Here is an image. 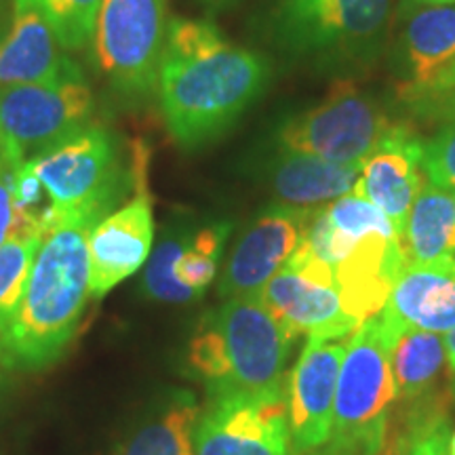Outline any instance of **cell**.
Returning a JSON list of instances; mask_svg holds the SVG:
<instances>
[{
	"instance_id": "obj_32",
	"label": "cell",
	"mask_w": 455,
	"mask_h": 455,
	"mask_svg": "<svg viewBox=\"0 0 455 455\" xmlns=\"http://www.w3.org/2000/svg\"><path fill=\"white\" fill-rule=\"evenodd\" d=\"M443 341H445V352H447V361H449V369L455 373V329H451V331L445 333V338H443Z\"/></svg>"
},
{
	"instance_id": "obj_1",
	"label": "cell",
	"mask_w": 455,
	"mask_h": 455,
	"mask_svg": "<svg viewBox=\"0 0 455 455\" xmlns=\"http://www.w3.org/2000/svg\"><path fill=\"white\" fill-rule=\"evenodd\" d=\"M270 66L209 21L175 20L158 70V101L171 138L186 150L218 140L264 93Z\"/></svg>"
},
{
	"instance_id": "obj_2",
	"label": "cell",
	"mask_w": 455,
	"mask_h": 455,
	"mask_svg": "<svg viewBox=\"0 0 455 455\" xmlns=\"http://www.w3.org/2000/svg\"><path fill=\"white\" fill-rule=\"evenodd\" d=\"M100 220L68 213L44 236L20 306L0 331V369L41 371L64 355L91 298L89 235Z\"/></svg>"
},
{
	"instance_id": "obj_27",
	"label": "cell",
	"mask_w": 455,
	"mask_h": 455,
	"mask_svg": "<svg viewBox=\"0 0 455 455\" xmlns=\"http://www.w3.org/2000/svg\"><path fill=\"white\" fill-rule=\"evenodd\" d=\"M422 167L430 184L455 192V121L430 141H424Z\"/></svg>"
},
{
	"instance_id": "obj_23",
	"label": "cell",
	"mask_w": 455,
	"mask_h": 455,
	"mask_svg": "<svg viewBox=\"0 0 455 455\" xmlns=\"http://www.w3.org/2000/svg\"><path fill=\"white\" fill-rule=\"evenodd\" d=\"M230 232L232 224H228V221H218V224L201 228L190 236L184 251L175 259V278L184 287L190 289L196 298H203L204 291L215 281L221 253H224Z\"/></svg>"
},
{
	"instance_id": "obj_31",
	"label": "cell",
	"mask_w": 455,
	"mask_h": 455,
	"mask_svg": "<svg viewBox=\"0 0 455 455\" xmlns=\"http://www.w3.org/2000/svg\"><path fill=\"white\" fill-rule=\"evenodd\" d=\"M382 455H413L407 441H386Z\"/></svg>"
},
{
	"instance_id": "obj_5",
	"label": "cell",
	"mask_w": 455,
	"mask_h": 455,
	"mask_svg": "<svg viewBox=\"0 0 455 455\" xmlns=\"http://www.w3.org/2000/svg\"><path fill=\"white\" fill-rule=\"evenodd\" d=\"M30 164L60 221L68 213H95L104 218L129 186L148 184L146 148L138 141L133 167L124 173L116 138L95 124Z\"/></svg>"
},
{
	"instance_id": "obj_20",
	"label": "cell",
	"mask_w": 455,
	"mask_h": 455,
	"mask_svg": "<svg viewBox=\"0 0 455 455\" xmlns=\"http://www.w3.org/2000/svg\"><path fill=\"white\" fill-rule=\"evenodd\" d=\"M363 164H341L278 148L266 167V181L276 204L315 212L355 192Z\"/></svg>"
},
{
	"instance_id": "obj_3",
	"label": "cell",
	"mask_w": 455,
	"mask_h": 455,
	"mask_svg": "<svg viewBox=\"0 0 455 455\" xmlns=\"http://www.w3.org/2000/svg\"><path fill=\"white\" fill-rule=\"evenodd\" d=\"M293 341L259 295L228 298L198 323L188 344L186 373L209 396L281 390Z\"/></svg>"
},
{
	"instance_id": "obj_7",
	"label": "cell",
	"mask_w": 455,
	"mask_h": 455,
	"mask_svg": "<svg viewBox=\"0 0 455 455\" xmlns=\"http://www.w3.org/2000/svg\"><path fill=\"white\" fill-rule=\"evenodd\" d=\"M378 101L339 83L321 104L281 124L278 148L341 164H363L396 129Z\"/></svg>"
},
{
	"instance_id": "obj_36",
	"label": "cell",
	"mask_w": 455,
	"mask_h": 455,
	"mask_svg": "<svg viewBox=\"0 0 455 455\" xmlns=\"http://www.w3.org/2000/svg\"><path fill=\"white\" fill-rule=\"evenodd\" d=\"M204 3H209V4H215V7H221V4H228V3H232V0H204Z\"/></svg>"
},
{
	"instance_id": "obj_15",
	"label": "cell",
	"mask_w": 455,
	"mask_h": 455,
	"mask_svg": "<svg viewBox=\"0 0 455 455\" xmlns=\"http://www.w3.org/2000/svg\"><path fill=\"white\" fill-rule=\"evenodd\" d=\"M379 318L390 341L405 329L439 335L455 329V258L403 266Z\"/></svg>"
},
{
	"instance_id": "obj_24",
	"label": "cell",
	"mask_w": 455,
	"mask_h": 455,
	"mask_svg": "<svg viewBox=\"0 0 455 455\" xmlns=\"http://www.w3.org/2000/svg\"><path fill=\"white\" fill-rule=\"evenodd\" d=\"M190 236L192 232L186 226L169 228L156 247L152 249V258L144 272V289L152 299L164 301V304H188V301L198 299L190 289L178 283L173 275L175 259L184 251Z\"/></svg>"
},
{
	"instance_id": "obj_8",
	"label": "cell",
	"mask_w": 455,
	"mask_h": 455,
	"mask_svg": "<svg viewBox=\"0 0 455 455\" xmlns=\"http://www.w3.org/2000/svg\"><path fill=\"white\" fill-rule=\"evenodd\" d=\"M164 0H101L93 30L100 72L127 95L156 89L169 36Z\"/></svg>"
},
{
	"instance_id": "obj_6",
	"label": "cell",
	"mask_w": 455,
	"mask_h": 455,
	"mask_svg": "<svg viewBox=\"0 0 455 455\" xmlns=\"http://www.w3.org/2000/svg\"><path fill=\"white\" fill-rule=\"evenodd\" d=\"M93 112L84 81L0 89V155L11 167L36 161L91 127Z\"/></svg>"
},
{
	"instance_id": "obj_13",
	"label": "cell",
	"mask_w": 455,
	"mask_h": 455,
	"mask_svg": "<svg viewBox=\"0 0 455 455\" xmlns=\"http://www.w3.org/2000/svg\"><path fill=\"white\" fill-rule=\"evenodd\" d=\"M155 244V215L146 184L135 188L133 198L110 212L89 235L91 298L101 299L129 276L141 270Z\"/></svg>"
},
{
	"instance_id": "obj_10",
	"label": "cell",
	"mask_w": 455,
	"mask_h": 455,
	"mask_svg": "<svg viewBox=\"0 0 455 455\" xmlns=\"http://www.w3.org/2000/svg\"><path fill=\"white\" fill-rule=\"evenodd\" d=\"M392 0H281L278 26L304 53H356L382 36Z\"/></svg>"
},
{
	"instance_id": "obj_11",
	"label": "cell",
	"mask_w": 455,
	"mask_h": 455,
	"mask_svg": "<svg viewBox=\"0 0 455 455\" xmlns=\"http://www.w3.org/2000/svg\"><path fill=\"white\" fill-rule=\"evenodd\" d=\"M350 338H308L284 382L293 455H310L331 436L335 392Z\"/></svg>"
},
{
	"instance_id": "obj_35",
	"label": "cell",
	"mask_w": 455,
	"mask_h": 455,
	"mask_svg": "<svg viewBox=\"0 0 455 455\" xmlns=\"http://www.w3.org/2000/svg\"><path fill=\"white\" fill-rule=\"evenodd\" d=\"M449 455H455V432H451V439H449Z\"/></svg>"
},
{
	"instance_id": "obj_22",
	"label": "cell",
	"mask_w": 455,
	"mask_h": 455,
	"mask_svg": "<svg viewBox=\"0 0 455 455\" xmlns=\"http://www.w3.org/2000/svg\"><path fill=\"white\" fill-rule=\"evenodd\" d=\"M405 264L455 258V192L424 184L398 235Z\"/></svg>"
},
{
	"instance_id": "obj_18",
	"label": "cell",
	"mask_w": 455,
	"mask_h": 455,
	"mask_svg": "<svg viewBox=\"0 0 455 455\" xmlns=\"http://www.w3.org/2000/svg\"><path fill=\"white\" fill-rule=\"evenodd\" d=\"M405 258L396 235L363 238L333 266V287L341 308L358 327L382 315Z\"/></svg>"
},
{
	"instance_id": "obj_28",
	"label": "cell",
	"mask_w": 455,
	"mask_h": 455,
	"mask_svg": "<svg viewBox=\"0 0 455 455\" xmlns=\"http://www.w3.org/2000/svg\"><path fill=\"white\" fill-rule=\"evenodd\" d=\"M11 171L13 167L0 155V247L20 236H30L24 221L17 213L13 190H11Z\"/></svg>"
},
{
	"instance_id": "obj_26",
	"label": "cell",
	"mask_w": 455,
	"mask_h": 455,
	"mask_svg": "<svg viewBox=\"0 0 455 455\" xmlns=\"http://www.w3.org/2000/svg\"><path fill=\"white\" fill-rule=\"evenodd\" d=\"M49 21L66 51H81L93 41L101 0H30Z\"/></svg>"
},
{
	"instance_id": "obj_16",
	"label": "cell",
	"mask_w": 455,
	"mask_h": 455,
	"mask_svg": "<svg viewBox=\"0 0 455 455\" xmlns=\"http://www.w3.org/2000/svg\"><path fill=\"white\" fill-rule=\"evenodd\" d=\"M424 141L407 123H398L365 158L355 190L388 215L396 236L405 228L411 204L424 188Z\"/></svg>"
},
{
	"instance_id": "obj_33",
	"label": "cell",
	"mask_w": 455,
	"mask_h": 455,
	"mask_svg": "<svg viewBox=\"0 0 455 455\" xmlns=\"http://www.w3.org/2000/svg\"><path fill=\"white\" fill-rule=\"evenodd\" d=\"M449 91H455V68L447 74L445 81L439 84V89H436V93L432 95V98H439V95H445V93H449ZM432 98H428V100H432ZM428 100H426V101H428ZM422 104H424V101H422Z\"/></svg>"
},
{
	"instance_id": "obj_14",
	"label": "cell",
	"mask_w": 455,
	"mask_h": 455,
	"mask_svg": "<svg viewBox=\"0 0 455 455\" xmlns=\"http://www.w3.org/2000/svg\"><path fill=\"white\" fill-rule=\"evenodd\" d=\"M84 81L60 38L30 0H15L13 20L0 36V89Z\"/></svg>"
},
{
	"instance_id": "obj_30",
	"label": "cell",
	"mask_w": 455,
	"mask_h": 455,
	"mask_svg": "<svg viewBox=\"0 0 455 455\" xmlns=\"http://www.w3.org/2000/svg\"><path fill=\"white\" fill-rule=\"evenodd\" d=\"M428 101H430V104H441L443 114L455 121V91H449V93L439 95V98H432ZM428 101H426V104H428Z\"/></svg>"
},
{
	"instance_id": "obj_37",
	"label": "cell",
	"mask_w": 455,
	"mask_h": 455,
	"mask_svg": "<svg viewBox=\"0 0 455 455\" xmlns=\"http://www.w3.org/2000/svg\"><path fill=\"white\" fill-rule=\"evenodd\" d=\"M318 455H329V453H318Z\"/></svg>"
},
{
	"instance_id": "obj_21",
	"label": "cell",
	"mask_w": 455,
	"mask_h": 455,
	"mask_svg": "<svg viewBox=\"0 0 455 455\" xmlns=\"http://www.w3.org/2000/svg\"><path fill=\"white\" fill-rule=\"evenodd\" d=\"M203 405L188 390H173L123 441L116 455H195Z\"/></svg>"
},
{
	"instance_id": "obj_4",
	"label": "cell",
	"mask_w": 455,
	"mask_h": 455,
	"mask_svg": "<svg viewBox=\"0 0 455 455\" xmlns=\"http://www.w3.org/2000/svg\"><path fill=\"white\" fill-rule=\"evenodd\" d=\"M396 390L379 315L352 333L338 379L329 455H382Z\"/></svg>"
},
{
	"instance_id": "obj_9",
	"label": "cell",
	"mask_w": 455,
	"mask_h": 455,
	"mask_svg": "<svg viewBox=\"0 0 455 455\" xmlns=\"http://www.w3.org/2000/svg\"><path fill=\"white\" fill-rule=\"evenodd\" d=\"M195 455H293L284 388L209 396L198 418Z\"/></svg>"
},
{
	"instance_id": "obj_17",
	"label": "cell",
	"mask_w": 455,
	"mask_h": 455,
	"mask_svg": "<svg viewBox=\"0 0 455 455\" xmlns=\"http://www.w3.org/2000/svg\"><path fill=\"white\" fill-rule=\"evenodd\" d=\"M261 304L281 323L293 339L301 338H348L358 329L341 308L335 287L318 283L284 266L258 293Z\"/></svg>"
},
{
	"instance_id": "obj_12",
	"label": "cell",
	"mask_w": 455,
	"mask_h": 455,
	"mask_svg": "<svg viewBox=\"0 0 455 455\" xmlns=\"http://www.w3.org/2000/svg\"><path fill=\"white\" fill-rule=\"evenodd\" d=\"M312 212L270 204L238 238L218 283L220 298L258 295L298 251Z\"/></svg>"
},
{
	"instance_id": "obj_34",
	"label": "cell",
	"mask_w": 455,
	"mask_h": 455,
	"mask_svg": "<svg viewBox=\"0 0 455 455\" xmlns=\"http://www.w3.org/2000/svg\"><path fill=\"white\" fill-rule=\"evenodd\" d=\"M415 4H422V7H430V4H455V0H413Z\"/></svg>"
},
{
	"instance_id": "obj_29",
	"label": "cell",
	"mask_w": 455,
	"mask_h": 455,
	"mask_svg": "<svg viewBox=\"0 0 455 455\" xmlns=\"http://www.w3.org/2000/svg\"><path fill=\"white\" fill-rule=\"evenodd\" d=\"M449 439H451L449 418H439L409 432L403 439L388 441H407L413 455H449Z\"/></svg>"
},
{
	"instance_id": "obj_25",
	"label": "cell",
	"mask_w": 455,
	"mask_h": 455,
	"mask_svg": "<svg viewBox=\"0 0 455 455\" xmlns=\"http://www.w3.org/2000/svg\"><path fill=\"white\" fill-rule=\"evenodd\" d=\"M43 236H20L0 247V331L13 318L24 295Z\"/></svg>"
},
{
	"instance_id": "obj_19",
	"label": "cell",
	"mask_w": 455,
	"mask_h": 455,
	"mask_svg": "<svg viewBox=\"0 0 455 455\" xmlns=\"http://www.w3.org/2000/svg\"><path fill=\"white\" fill-rule=\"evenodd\" d=\"M405 83L401 95L422 104L455 68V4H430L409 17L403 30Z\"/></svg>"
}]
</instances>
